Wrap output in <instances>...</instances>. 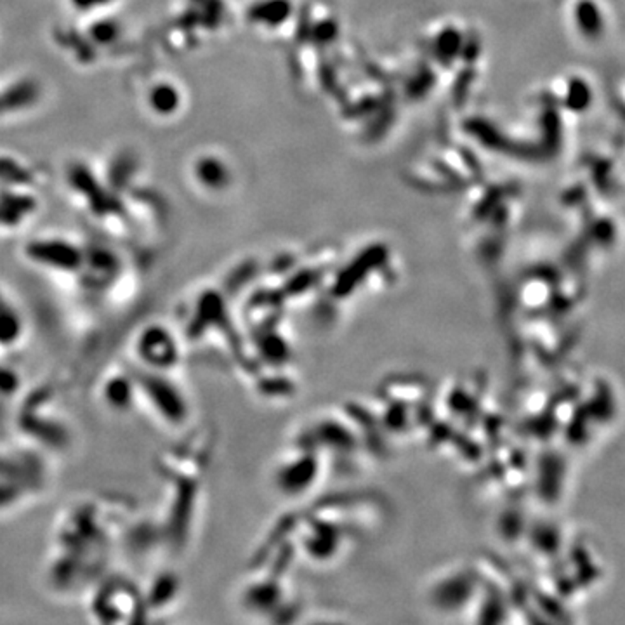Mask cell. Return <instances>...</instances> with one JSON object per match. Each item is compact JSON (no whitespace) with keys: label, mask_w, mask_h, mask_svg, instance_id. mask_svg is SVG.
Returning a JSON list of instances; mask_svg holds the SVG:
<instances>
[{"label":"cell","mask_w":625,"mask_h":625,"mask_svg":"<svg viewBox=\"0 0 625 625\" xmlns=\"http://www.w3.org/2000/svg\"><path fill=\"white\" fill-rule=\"evenodd\" d=\"M70 179L72 184L75 186L79 192H82L85 197L89 198L92 205V211L98 212V214H106V212H115L116 209H120V204L115 200L114 197H108L103 189L96 184L94 177L89 172L87 169L82 165H75L70 170Z\"/></svg>","instance_id":"obj_4"},{"label":"cell","mask_w":625,"mask_h":625,"mask_svg":"<svg viewBox=\"0 0 625 625\" xmlns=\"http://www.w3.org/2000/svg\"><path fill=\"white\" fill-rule=\"evenodd\" d=\"M459 45H460V38L457 37V33L446 32V33L441 35L440 49H441V52L446 54V56H448V57H452L453 54L457 52Z\"/></svg>","instance_id":"obj_12"},{"label":"cell","mask_w":625,"mask_h":625,"mask_svg":"<svg viewBox=\"0 0 625 625\" xmlns=\"http://www.w3.org/2000/svg\"><path fill=\"white\" fill-rule=\"evenodd\" d=\"M198 177L204 184L211 186V188H221L223 184H226L228 181V172L224 169V165H221L219 162L214 158H204V160L198 164L197 169Z\"/></svg>","instance_id":"obj_7"},{"label":"cell","mask_w":625,"mask_h":625,"mask_svg":"<svg viewBox=\"0 0 625 625\" xmlns=\"http://www.w3.org/2000/svg\"><path fill=\"white\" fill-rule=\"evenodd\" d=\"M92 33H94V37L98 38L99 42L108 44V42H111L116 37L118 30H116V26L114 25V23H101V25L94 26Z\"/></svg>","instance_id":"obj_13"},{"label":"cell","mask_w":625,"mask_h":625,"mask_svg":"<svg viewBox=\"0 0 625 625\" xmlns=\"http://www.w3.org/2000/svg\"><path fill=\"white\" fill-rule=\"evenodd\" d=\"M26 252H28V255L33 261L61 271H77L84 261L79 248L66 242H60V240L35 242L30 247H26Z\"/></svg>","instance_id":"obj_3"},{"label":"cell","mask_w":625,"mask_h":625,"mask_svg":"<svg viewBox=\"0 0 625 625\" xmlns=\"http://www.w3.org/2000/svg\"><path fill=\"white\" fill-rule=\"evenodd\" d=\"M0 179L7 182H30V174L9 160H0Z\"/></svg>","instance_id":"obj_10"},{"label":"cell","mask_w":625,"mask_h":625,"mask_svg":"<svg viewBox=\"0 0 625 625\" xmlns=\"http://www.w3.org/2000/svg\"><path fill=\"white\" fill-rule=\"evenodd\" d=\"M37 98V87L33 84H21L16 87L9 89L6 94L0 98V108L11 110V108H21L30 104Z\"/></svg>","instance_id":"obj_8"},{"label":"cell","mask_w":625,"mask_h":625,"mask_svg":"<svg viewBox=\"0 0 625 625\" xmlns=\"http://www.w3.org/2000/svg\"><path fill=\"white\" fill-rule=\"evenodd\" d=\"M198 2H201V6H205L207 7L209 11H211V13H214L216 16H219V2H216V0H198Z\"/></svg>","instance_id":"obj_14"},{"label":"cell","mask_w":625,"mask_h":625,"mask_svg":"<svg viewBox=\"0 0 625 625\" xmlns=\"http://www.w3.org/2000/svg\"><path fill=\"white\" fill-rule=\"evenodd\" d=\"M290 4L287 0H270V2L258 4L250 9L248 16L255 21H266L271 25H277L282 23L283 19L289 16Z\"/></svg>","instance_id":"obj_6"},{"label":"cell","mask_w":625,"mask_h":625,"mask_svg":"<svg viewBox=\"0 0 625 625\" xmlns=\"http://www.w3.org/2000/svg\"><path fill=\"white\" fill-rule=\"evenodd\" d=\"M164 328L150 325L135 339V355L150 370H165L176 363V349Z\"/></svg>","instance_id":"obj_2"},{"label":"cell","mask_w":625,"mask_h":625,"mask_svg":"<svg viewBox=\"0 0 625 625\" xmlns=\"http://www.w3.org/2000/svg\"><path fill=\"white\" fill-rule=\"evenodd\" d=\"M25 323L16 306L0 292V345L13 348L21 341Z\"/></svg>","instance_id":"obj_5"},{"label":"cell","mask_w":625,"mask_h":625,"mask_svg":"<svg viewBox=\"0 0 625 625\" xmlns=\"http://www.w3.org/2000/svg\"><path fill=\"white\" fill-rule=\"evenodd\" d=\"M91 613L98 622H145L148 613L146 599L139 589L126 578H104L94 585Z\"/></svg>","instance_id":"obj_1"},{"label":"cell","mask_w":625,"mask_h":625,"mask_svg":"<svg viewBox=\"0 0 625 625\" xmlns=\"http://www.w3.org/2000/svg\"><path fill=\"white\" fill-rule=\"evenodd\" d=\"M73 2H75L79 7H91V6H96V4L108 2V0H73Z\"/></svg>","instance_id":"obj_15"},{"label":"cell","mask_w":625,"mask_h":625,"mask_svg":"<svg viewBox=\"0 0 625 625\" xmlns=\"http://www.w3.org/2000/svg\"><path fill=\"white\" fill-rule=\"evenodd\" d=\"M132 170H134V162H132L129 155H123V157L118 158V160L115 162V165L111 167L110 170L111 181H114L116 186L123 184V182H127V177L131 176Z\"/></svg>","instance_id":"obj_11"},{"label":"cell","mask_w":625,"mask_h":625,"mask_svg":"<svg viewBox=\"0 0 625 625\" xmlns=\"http://www.w3.org/2000/svg\"><path fill=\"white\" fill-rule=\"evenodd\" d=\"M150 103L158 114H172L179 104V98L170 85H160L151 92Z\"/></svg>","instance_id":"obj_9"}]
</instances>
